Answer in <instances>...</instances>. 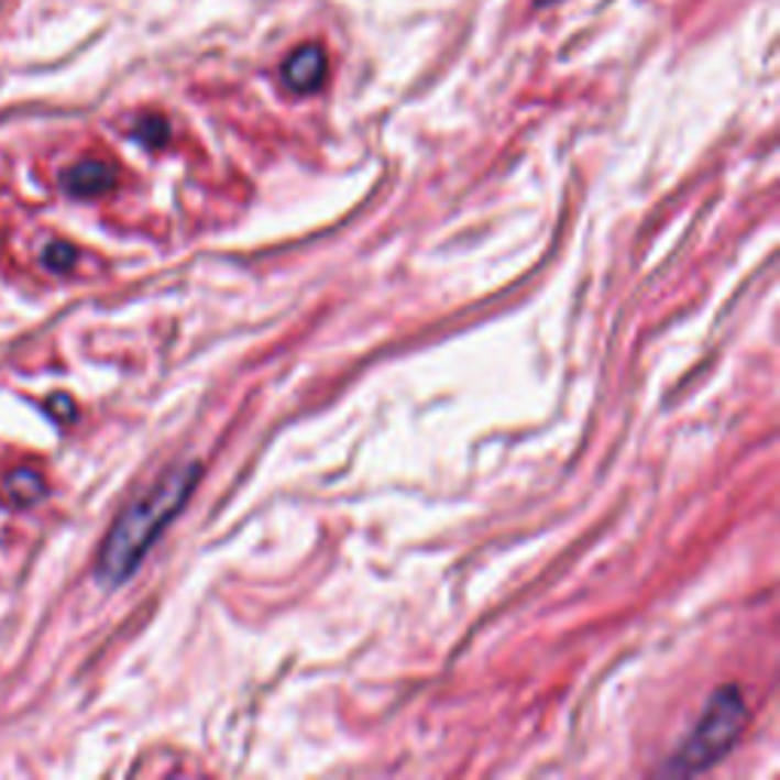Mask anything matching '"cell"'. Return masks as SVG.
Returning <instances> with one entry per match:
<instances>
[{
    "mask_svg": "<svg viewBox=\"0 0 780 780\" xmlns=\"http://www.w3.org/2000/svg\"><path fill=\"white\" fill-rule=\"evenodd\" d=\"M77 260V251L74 248H67V244H53L50 251L43 253V263L50 265L53 272H65V268H70V263Z\"/></svg>",
    "mask_w": 780,
    "mask_h": 780,
    "instance_id": "7",
    "label": "cell"
},
{
    "mask_svg": "<svg viewBox=\"0 0 780 780\" xmlns=\"http://www.w3.org/2000/svg\"><path fill=\"white\" fill-rule=\"evenodd\" d=\"M134 138L146 146H162L168 141V125L162 117H144V120L134 125Z\"/></svg>",
    "mask_w": 780,
    "mask_h": 780,
    "instance_id": "6",
    "label": "cell"
},
{
    "mask_svg": "<svg viewBox=\"0 0 780 780\" xmlns=\"http://www.w3.org/2000/svg\"><path fill=\"white\" fill-rule=\"evenodd\" d=\"M199 476V463L174 466L117 518L98 556V580L105 585H120L132 576L150 552V546L160 540L162 530L184 509L189 494L196 491Z\"/></svg>",
    "mask_w": 780,
    "mask_h": 780,
    "instance_id": "1",
    "label": "cell"
},
{
    "mask_svg": "<svg viewBox=\"0 0 780 780\" xmlns=\"http://www.w3.org/2000/svg\"><path fill=\"white\" fill-rule=\"evenodd\" d=\"M117 184V172L101 160H86L77 162L74 168H67L65 174V189L77 199L86 196H101L107 189H113Z\"/></svg>",
    "mask_w": 780,
    "mask_h": 780,
    "instance_id": "4",
    "label": "cell"
},
{
    "mask_svg": "<svg viewBox=\"0 0 780 780\" xmlns=\"http://www.w3.org/2000/svg\"><path fill=\"white\" fill-rule=\"evenodd\" d=\"M284 86L296 95L318 92L327 80V53L318 43H305L296 53L287 55V62L281 67Z\"/></svg>",
    "mask_w": 780,
    "mask_h": 780,
    "instance_id": "3",
    "label": "cell"
},
{
    "mask_svg": "<svg viewBox=\"0 0 780 780\" xmlns=\"http://www.w3.org/2000/svg\"><path fill=\"white\" fill-rule=\"evenodd\" d=\"M43 491H46L43 476L41 473H34V470H28V466L15 470L13 476H7V494H10V501L19 503V506L37 503L43 497Z\"/></svg>",
    "mask_w": 780,
    "mask_h": 780,
    "instance_id": "5",
    "label": "cell"
},
{
    "mask_svg": "<svg viewBox=\"0 0 780 780\" xmlns=\"http://www.w3.org/2000/svg\"><path fill=\"white\" fill-rule=\"evenodd\" d=\"M744 726H747V704H744L740 689L723 686L714 699L707 701L704 714L692 728L686 744L674 754L668 771L695 774V771L711 768L738 744Z\"/></svg>",
    "mask_w": 780,
    "mask_h": 780,
    "instance_id": "2",
    "label": "cell"
}]
</instances>
